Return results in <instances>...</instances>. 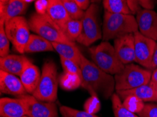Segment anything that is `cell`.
Instances as JSON below:
<instances>
[{
  "instance_id": "e575fe53",
  "label": "cell",
  "mask_w": 157,
  "mask_h": 117,
  "mask_svg": "<svg viewBox=\"0 0 157 117\" xmlns=\"http://www.w3.org/2000/svg\"><path fill=\"white\" fill-rule=\"evenodd\" d=\"M126 1L132 14H136L141 9V6H140L137 0H126Z\"/></svg>"
},
{
  "instance_id": "ab89813d",
  "label": "cell",
  "mask_w": 157,
  "mask_h": 117,
  "mask_svg": "<svg viewBox=\"0 0 157 117\" xmlns=\"http://www.w3.org/2000/svg\"><path fill=\"white\" fill-rule=\"evenodd\" d=\"M6 1H8V0H1V2H5Z\"/></svg>"
},
{
  "instance_id": "484cf974",
  "label": "cell",
  "mask_w": 157,
  "mask_h": 117,
  "mask_svg": "<svg viewBox=\"0 0 157 117\" xmlns=\"http://www.w3.org/2000/svg\"><path fill=\"white\" fill-rule=\"evenodd\" d=\"M66 11L71 19L82 20L85 11L82 10L74 0H61Z\"/></svg>"
},
{
  "instance_id": "ffe728a7",
  "label": "cell",
  "mask_w": 157,
  "mask_h": 117,
  "mask_svg": "<svg viewBox=\"0 0 157 117\" xmlns=\"http://www.w3.org/2000/svg\"><path fill=\"white\" fill-rule=\"evenodd\" d=\"M54 49L59 54L60 57L71 60L78 64H80L82 54L75 44H68L65 43L54 42Z\"/></svg>"
},
{
  "instance_id": "5bb4252c",
  "label": "cell",
  "mask_w": 157,
  "mask_h": 117,
  "mask_svg": "<svg viewBox=\"0 0 157 117\" xmlns=\"http://www.w3.org/2000/svg\"><path fill=\"white\" fill-rule=\"evenodd\" d=\"M28 3L24 0L0 2V23H5L13 18L21 16L27 10Z\"/></svg>"
},
{
  "instance_id": "ba28073f",
  "label": "cell",
  "mask_w": 157,
  "mask_h": 117,
  "mask_svg": "<svg viewBox=\"0 0 157 117\" xmlns=\"http://www.w3.org/2000/svg\"><path fill=\"white\" fill-rule=\"evenodd\" d=\"M7 37L12 43L14 49L19 53H25V48L30 38L28 20L23 16H18L4 23Z\"/></svg>"
},
{
  "instance_id": "d6a6232c",
  "label": "cell",
  "mask_w": 157,
  "mask_h": 117,
  "mask_svg": "<svg viewBox=\"0 0 157 117\" xmlns=\"http://www.w3.org/2000/svg\"><path fill=\"white\" fill-rule=\"evenodd\" d=\"M140 6L145 9L153 10L155 7L156 0H137Z\"/></svg>"
},
{
  "instance_id": "8d00e7d4",
  "label": "cell",
  "mask_w": 157,
  "mask_h": 117,
  "mask_svg": "<svg viewBox=\"0 0 157 117\" xmlns=\"http://www.w3.org/2000/svg\"><path fill=\"white\" fill-rule=\"evenodd\" d=\"M157 68V42L156 43L155 49H154L153 58H152V62H151V70L153 71Z\"/></svg>"
},
{
  "instance_id": "7a4b0ae2",
  "label": "cell",
  "mask_w": 157,
  "mask_h": 117,
  "mask_svg": "<svg viewBox=\"0 0 157 117\" xmlns=\"http://www.w3.org/2000/svg\"><path fill=\"white\" fill-rule=\"evenodd\" d=\"M136 18L132 14L104 12L102 39L109 41L138 32Z\"/></svg>"
},
{
  "instance_id": "8992f818",
  "label": "cell",
  "mask_w": 157,
  "mask_h": 117,
  "mask_svg": "<svg viewBox=\"0 0 157 117\" xmlns=\"http://www.w3.org/2000/svg\"><path fill=\"white\" fill-rule=\"evenodd\" d=\"M58 83L56 64L50 60L45 62L40 82L33 95L42 101L54 102L57 99Z\"/></svg>"
},
{
  "instance_id": "60d3db41",
  "label": "cell",
  "mask_w": 157,
  "mask_h": 117,
  "mask_svg": "<svg viewBox=\"0 0 157 117\" xmlns=\"http://www.w3.org/2000/svg\"><path fill=\"white\" fill-rule=\"evenodd\" d=\"M23 117H29L28 116H23Z\"/></svg>"
},
{
  "instance_id": "277c9868",
  "label": "cell",
  "mask_w": 157,
  "mask_h": 117,
  "mask_svg": "<svg viewBox=\"0 0 157 117\" xmlns=\"http://www.w3.org/2000/svg\"><path fill=\"white\" fill-rule=\"evenodd\" d=\"M92 61L105 72L116 75L124 68L118 58L114 46L107 41H103L97 46L89 49Z\"/></svg>"
},
{
  "instance_id": "4fadbf2b",
  "label": "cell",
  "mask_w": 157,
  "mask_h": 117,
  "mask_svg": "<svg viewBox=\"0 0 157 117\" xmlns=\"http://www.w3.org/2000/svg\"><path fill=\"white\" fill-rule=\"evenodd\" d=\"M0 90L2 93L18 97L27 93L21 79L16 75L3 70H0Z\"/></svg>"
},
{
  "instance_id": "30bf717a",
  "label": "cell",
  "mask_w": 157,
  "mask_h": 117,
  "mask_svg": "<svg viewBox=\"0 0 157 117\" xmlns=\"http://www.w3.org/2000/svg\"><path fill=\"white\" fill-rule=\"evenodd\" d=\"M134 37L135 62L144 68L151 70L152 58L156 42L144 37L139 31L134 33Z\"/></svg>"
},
{
  "instance_id": "52a82bcc",
  "label": "cell",
  "mask_w": 157,
  "mask_h": 117,
  "mask_svg": "<svg viewBox=\"0 0 157 117\" xmlns=\"http://www.w3.org/2000/svg\"><path fill=\"white\" fill-rule=\"evenodd\" d=\"M82 32L76 42L89 46L102 38L101 29L99 20V6L92 3L82 18Z\"/></svg>"
},
{
  "instance_id": "603a6c76",
  "label": "cell",
  "mask_w": 157,
  "mask_h": 117,
  "mask_svg": "<svg viewBox=\"0 0 157 117\" xmlns=\"http://www.w3.org/2000/svg\"><path fill=\"white\" fill-rule=\"evenodd\" d=\"M61 30L71 42H75L81 34L82 20L70 19L65 23Z\"/></svg>"
},
{
  "instance_id": "f35d334b",
  "label": "cell",
  "mask_w": 157,
  "mask_h": 117,
  "mask_svg": "<svg viewBox=\"0 0 157 117\" xmlns=\"http://www.w3.org/2000/svg\"><path fill=\"white\" fill-rule=\"evenodd\" d=\"M100 1H101V0H91V3L97 4V3H99V2Z\"/></svg>"
},
{
  "instance_id": "ac0fdd59",
  "label": "cell",
  "mask_w": 157,
  "mask_h": 117,
  "mask_svg": "<svg viewBox=\"0 0 157 117\" xmlns=\"http://www.w3.org/2000/svg\"><path fill=\"white\" fill-rule=\"evenodd\" d=\"M28 58L22 55H8L0 58V70L20 76Z\"/></svg>"
},
{
  "instance_id": "d4e9b609",
  "label": "cell",
  "mask_w": 157,
  "mask_h": 117,
  "mask_svg": "<svg viewBox=\"0 0 157 117\" xmlns=\"http://www.w3.org/2000/svg\"><path fill=\"white\" fill-rule=\"evenodd\" d=\"M111 103L115 117H140L137 114L126 108L122 100L117 93H113L111 97Z\"/></svg>"
},
{
  "instance_id": "6da1fadb",
  "label": "cell",
  "mask_w": 157,
  "mask_h": 117,
  "mask_svg": "<svg viewBox=\"0 0 157 117\" xmlns=\"http://www.w3.org/2000/svg\"><path fill=\"white\" fill-rule=\"evenodd\" d=\"M80 66L82 71V87L91 95H100L106 100L111 98L116 89L114 76L101 70L83 55Z\"/></svg>"
},
{
  "instance_id": "cb8c5ba5",
  "label": "cell",
  "mask_w": 157,
  "mask_h": 117,
  "mask_svg": "<svg viewBox=\"0 0 157 117\" xmlns=\"http://www.w3.org/2000/svg\"><path fill=\"white\" fill-rule=\"evenodd\" d=\"M103 6L110 13L132 14L126 0H103Z\"/></svg>"
},
{
  "instance_id": "2e32d148",
  "label": "cell",
  "mask_w": 157,
  "mask_h": 117,
  "mask_svg": "<svg viewBox=\"0 0 157 117\" xmlns=\"http://www.w3.org/2000/svg\"><path fill=\"white\" fill-rule=\"evenodd\" d=\"M116 93L122 100L127 97L134 96L143 102H157V89L150 82L133 89L118 90L116 91Z\"/></svg>"
},
{
  "instance_id": "7c38bea8",
  "label": "cell",
  "mask_w": 157,
  "mask_h": 117,
  "mask_svg": "<svg viewBox=\"0 0 157 117\" xmlns=\"http://www.w3.org/2000/svg\"><path fill=\"white\" fill-rule=\"evenodd\" d=\"M114 49L124 64L135 62L134 34H129L114 39Z\"/></svg>"
},
{
  "instance_id": "9c48e42d",
  "label": "cell",
  "mask_w": 157,
  "mask_h": 117,
  "mask_svg": "<svg viewBox=\"0 0 157 117\" xmlns=\"http://www.w3.org/2000/svg\"><path fill=\"white\" fill-rule=\"evenodd\" d=\"M24 104L26 115L29 117H59L56 104L37 99L33 95H23L18 97Z\"/></svg>"
},
{
  "instance_id": "836d02e7",
  "label": "cell",
  "mask_w": 157,
  "mask_h": 117,
  "mask_svg": "<svg viewBox=\"0 0 157 117\" xmlns=\"http://www.w3.org/2000/svg\"><path fill=\"white\" fill-rule=\"evenodd\" d=\"M47 0H37L35 4V8H36L37 12L39 13H47Z\"/></svg>"
},
{
  "instance_id": "4dcf8cb0",
  "label": "cell",
  "mask_w": 157,
  "mask_h": 117,
  "mask_svg": "<svg viewBox=\"0 0 157 117\" xmlns=\"http://www.w3.org/2000/svg\"><path fill=\"white\" fill-rule=\"evenodd\" d=\"M60 60L61 65H62V68L63 69V71L75 74V75H77L82 78V71L79 64L71 60L66 59L62 58V57H60Z\"/></svg>"
},
{
  "instance_id": "9a60e30c",
  "label": "cell",
  "mask_w": 157,
  "mask_h": 117,
  "mask_svg": "<svg viewBox=\"0 0 157 117\" xmlns=\"http://www.w3.org/2000/svg\"><path fill=\"white\" fill-rule=\"evenodd\" d=\"M41 78L40 69L28 59L23 70L20 75V79L22 82L26 91L33 94L36 89Z\"/></svg>"
},
{
  "instance_id": "3957f363",
  "label": "cell",
  "mask_w": 157,
  "mask_h": 117,
  "mask_svg": "<svg viewBox=\"0 0 157 117\" xmlns=\"http://www.w3.org/2000/svg\"><path fill=\"white\" fill-rule=\"evenodd\" d=\"M28 23L30 30L49 40L52 43L75 44L66 37L61 27L49 17L47 13H39L36 12L33 13L28 20Z\"/></svg>"
},
{
  "instance_id": "5b68a950",
  "label": "cell",
  "mask_w": 157,
  "mask_h": 117,
  "mask_svg": "<svg viewBox=\"0 0 157 117\" xmlns=\"http://www.w3.org/2000/svg\"><path fill=\"white\" fill-rule=\"evenodd\" d=\"M152 71L137 64H125L124 68L114 76L115 88L118 90H130L150 82Z\"/></svg>"
},
{
  "instance_id": "8fae6325",
  "label": "cell",
  "mask_w": 157,
  "mask_h": 117,
  "mask_svg": "<svg viewBox=\"0 0 157 117\" xmlns=\"http://www.w3.org/2000/svg\"><path fill=\"white\" fill-rule=\"evenodd\" d=\"M139 32L157 42V13L154 10L141 9L136 13Z\"/></svg>"
},
{
  "instance_id": "e0dca14e",
  "label": "cell",
  "mask_w": 157,
  "mask_h": 117,
  "mask_svg": "<svg viewBox=\"0 0 157 117\" xmlns=\"http://www.w3.org/2000/svg\"><path fill=\"white\" fill-rule=\"evenodd\" d=\"M25 115L26 112L24 104L19 97H2L0 99L1 117H23Z\"/></svg>"
},
{
  "instance_id": "4316f807",
  "label": "cell",
  "mask_w": 157,
  "mask_h": 117,
  "mask_svg": "<svg viewBox=\"0 0 157 117\" xmlns=\"http://www.w3.org/2000/svg\"><path fill=\"white\" fill-rule=\"evenodd\" d=\"M10 40L7 37L4 28V24L0 23V56L5 57L9 55Z\"/></svg>"
},
{
  "instance_id": "44dd1931",
  "label": "cell",
  "mask_w": 157,
  "mask_h": 117,
  "mask_svg": "<svg viewBox=\"0 0 157 117\" xmlns=\"http://www.w3.org/2000/svg\"><path fill=\"white\" fill-rule=\"evenodd\" d=\"M53 51L54 49L52 43L38 35H30L25 48V53H27Z\"/></svg>"
},
{
  "instance_id": "83f0119b",
  "label": "cell",
  "mask_w": 157,
  "mask_h": 117,
  "mask_svg": "<svg viewBox=\"0 0 157 117\" xmlns=\"http://www.w3.org/2000/svg\"><path fill=\"white\" fill-rule=\"evenodd\" d=\"M60 112L62 117H99L85 111H80L78 109L71 108L69 107L61 106Z\"/></svg>"
},
{
  "instance_id": "74e56055",
  "label": "cell",
  "mask_w": 157,
  "mask_h": 117,
  "mask_svg": "<svg viewBox=\"0 0 157 117\" xmlns=\"http://www.w3.org/2000/svg\"><path fill=\"white\" fill-rule=\"evenodd\" d=\"M150 83L154 86L156 89H157V68L152 71Z\"/></svg>"
},
{
  "instance_id": "f1b7e54d",
  "label": "cell",
  "mask_w": 157,
  "mask_h": 117,
  "mask_svg": "<svg viewBox=\"0 0 157 117\" xmlns=\"http://www.w3.org/2000/svg\"><path fill=\"white\" fill-rule=\"evenodd\" d=\"M101 108V103L98 96L97 95H91L83 104L84 111L88 113L95 114H97Z\"/></svg>"
},
{
  "instance_id": "d590c367",
  "label": "cell",
  "mask_w": 157,
  "mask_h": 117,
  "mask_svg": "<svg viewBox=\"0 0 157 117\" xmlns=\"http://www.w3.org/2000/svg\"><path fill=\"white\" fill-rule=\"evenodd\" d=\"M74 1L80 7V9L85 11L89 8L90 4H90L91 0H74Z\"/></svg>"
},
{
  "instance_id": "f546056e",
  "label": "cell",
  "mask_w": 157,
  "mask_h": 117,
  "mask_svg": "<svg viewBox=\"0 0 157 117\" xmlns=\"http://www.w3.org/2000/svg\"><path fill=\"white\" fill-rule=\"evenodd\" d=\"M123 103L126 108L134 113H138L144 107V102L134 96H129L123 100Z\"/></svg>"
},
{
  "instance_id": "d6986e66",
  "label": "cell",
  "mask_w": 157,
  "mask_h": 117,
  "mask_svg": "<svg viewBox=\"0 0 157 117\" xmlns=\"http://www.w3.org/2000/svg\"><path fill=\"white\" fill-rule=\"evenodd\" d=\"M47 13L61 28L71 18L61 0H47Z\"/></svg>"
},
{
  "instance_id": "7402d4cb",
  "label": "cell",
  "mask_w": 157,
  "mask_h": 117,
  "mask_svg": "<svg viewBox=\"0 0 157 117\" xmlns=\"http://www.w3.org/2000/svg\"><path fill=\"white\" fill-rule=\"evenodd\" d=\"M61 88L65 90H73L82 85V78L75 74L63 71L59 79Z\"/></svg>"
},
{
  "instance_id": "1f68e13d",
  "label": "cell",
  "mask_w": 157,
  "mask_h": 117,
  "mask_svg": "<svg viewBox=\"0 0 157 117\" xmlns=\"http://www.w3.org/2000/svg\"><path fill=\"white\" fill-rule=\"evenodd\" d=\"M140 117H157V104L152 102L144 103L142 110L137 113Z\"/></svg>"
}]
</instances>
